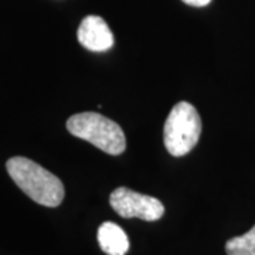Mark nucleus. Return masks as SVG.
Listing matches in <instances>:
<instances>
[{
	"instance_id": "1",
	"label": "nucleus",
	"mask_w": 255,
	"mask_h": 255,
	"mask_svg": "<svg viewBox=\"0 0 255 255\" xmlns=\"http://www.w3.org/2000/svg\"><path fill=\"white\" fill-rule=\"evenodd\" d=\"M6 169L18 189L33 201L46 207H58L63 203V182L43 166L27 157L16 156L7 160Z\"/></svg>"
},
{
	"instance_id": "2",
	"label": "nucleus",
	"mask_w": 255,
	"mask_h": 255,
	"mask_svg": "<svg viewBox=\"0 0 255 255\" xmlns=\"http://www.w3.org/2000/svg\"><path fill=\"white\" fill-rule=\"evenodd\" d=\"M67 129L71 135L90 142L108 155H121L127 149L122 128L98 112L75 114L67 121Z\"/></svg>"
},
{
	"instance_id": "3",
	"label": "nucleus",
	"mask_w": 255,
	"mask_h": 255,
	"mask_svg": "<svg viewBox=\"0 0 255 255\" xmlns=\"http://www.w3.org/2000/svg\"><path fill=\"white\" fill-rule=\"evenodd\" d=\"M201 135V119L197 110L186 101L176 104L164 122L163 143L174 157L187 155Z\"/></svg>"
},
{
	"instance_id": "4",
	"label": "nucleus",
	"mask_w": 255,
	"mask_h": 255,
	"mask_svg": "<svg viewBox=\"0 0 255 255\" xmlns=\"http://www.w3.org/2000/svg\"><path fill=\"white\" fill-rule=\"evenodd\" d=\"M110 204L115 213L124 219L157 221L163 217L164 206L156 197L140 194L128 187H118L111 193Z\"/></svg>"
},
{
	"instance_id": "5",
	"label": "nucleus",
	"mask_w": 255,
	"mask_h": 255,
	"mask_svg": "<svg viewBox=\"0 0 255 255\" xmlns=\"http://www.w3.org/2000/svg\"><path fill=\"white\" fill-rule=\"evenodd\" d=\"M78 41L90 51H107L114 46V34L107 21L100 16H87L78 27Z\"/></svg>"
},
{
	"instance_id": "6",
	"label": "nucleus",
	"mask_w": 255,
	"mask_h": 255,
	"mask_svg": "<svg viewBox=\"0 0 255 255\" xmlns=\"http://www.w3.org/2000/svg\"><path fill=\"white\" fill-rule=\"evenodd\" d=\"M98 244L107 255H125L129 250V238L118 224L107 221L98 228Z\"/></svg>"
},
{
	"instance_id": "7",
	"label": "nucleus",
	"mask_w": 255,
	"mask_h": 255,
	"mask_svg": "<svg viewBox=\"0 0 255 255\" xmlns=\"http://www.w3.org/2000/svg\"><path fill=\"white\" fill-rule=\"evenodd\" d=\"M227 255H255V226L244 236L230 238L226 243Z\"/></svg>"
},
{
	"instance_id": "8",
	"label": "nucleus",
	"mask_w": 255,
	"mask_h": 255,
	"mask_svg": "<svg viewBox=\"0 0 255 255\" xmlns=\"http://www.w3.org/2000/svg\"><path fill=\"white\" fill-rule=\"evenodd\" d=\"M183 3L189 4V6H194V7H204L207 6L211 0H182Z\"/></svg>"
}]
</instances>
